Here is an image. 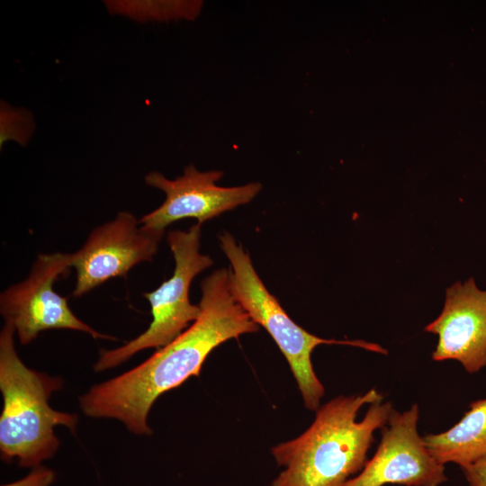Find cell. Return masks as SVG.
I'll list each match as a JSON object with an SVG mask.
<instances>
[{"label":"cell","instance_id":"cell-1","mask_svg":"<svg viewBox=\"0 0 486 486\" xmlns=\"http://www.w3.org/2000/svg\"><path fill=\"white\" fill-rule=\"evenodd\" d=\"M201 290L196 320L139 365L80 395L79 407L85 415L115 419L132 434L150 435L148 417L160 395L198 376L203 362L219 345L258 330L259 326L231 292L229 270L212 273L202 280Z\"/></svg>","mask_w":486,"mask_h":486},{"label":"cell","instance_id":"cell-2","mask_svg":"<svg viewBox=\"0 0 486 486\" xmlns=\"http://www.w3.org/2000/svg\"><path fill=\"white\" fill-rule=\"evenodd\" d=\"M382 399L373 388L319 408L304 433L272 448L277 464L285 467L272 486H344L363 470L374 433L394 410Z\"/></svg>","mask_w":486,"mask_h":486},{"label":"cell","instance_id":"cell-3","mask_svg":"<svg viewBox=\"0 0 486 486\" xmlns=\"http://www.w3.org/2000/svg\"><path fill=\"white\" fill-rule=\"evenodd\" d=\"M15 329L5 323L0 333V454L4 462L16 460L20 467L34 468L57 453L60 441L55 428L75 434L76 414L54 410L51 394L62 389L58 376L25 365L14 347Z\"/></svg>","mask_w":486,"mask_h":486},{"label":"cell","instance_id":"cell-4","mask_svg":"<svg viewBox=\"0 0 486 486\" xmlns=\"http://www.w3.org/2000/svg\"><path fill=\"white\" fill-rule=\"evenodd\" d=\"M220 248L230 261L229 283L235 300L250 319L273 338L287 360L297 382L304 405L318 410L324 387L311 364V353L320 345H347L387 355L381 345L364 340L325 339L297 325L266 289L249 255L234 237L225 232L219 237Z\"/></svg>","mask_w":486,"mask_h":486},{"label":"cell","instance_id":"cell-5","mask_svg":"<svg viewBox=\"0 0 486 486\" xmlns=\"http://www.w3.org/2000/svg\"><path fill=\"white\" fill-rule=\"evenodd\" d=\"M201 223L187 231L172 230L167 244L175 258L171 278L156 290L144 292L151 307L152 321L137 338L112 350H102L94 364L95 372L114 368L133 355L147 348H161L190 327L198 318L201 308L189 300V287L194 278L212 266V259L200 252Z\"/></svg>","mask_w":486,"mask_h":486},{"label":"cell","instance_id":"cell-6","mask_svg":"<svg viewBox=\"0 0 486 486\" xmlns=\"http://www.w3.org/2000/svg\"><path fill=\"white\" fill-rule=\"evenodd\" d=\"M73 254L39 255L29 276L9 286L0 295V312L5 323L12 324L22 345H28L49 329H72L93 338H117L100 333L70 310L68 299L57 293L53 285L72 266Z\"/></svg>","mask_w":486,"mask_h":486},{"label":"cell","instance_id":"cell-7","mask_svg":"<svg viewBox=\"0 0 486 486\" xmlns=\"http://www.w3.org/2000/svg\"><path fill=\"white\" fill-rule=\"evenodd\" d=\"M418 404L403 411H392L382 428L375 454L360 473L344 486H438L447 478L444 464L428 449L418 431Z\"/></svg>","mask_w":486,"mask_h":486},{"label":"cell","instance_id":"cell-8","mask_svg":"<svg viewBox=\"0 0 486 486\" xmlns=\"http://www.w3.org/2000/svg\"><path fill=\"white\" fill-rule=\"evenodd\" d=\"M164 231L145 229L129 212L94 229L73 254L76 271L73 295L80 297L111 278L125 277L137 264L151 261Z\"/></svg>","mask_w":486,"mask_h":486},{"label":"cell","instance_id":"cell-9","mask_svg":"<svg viewBox=\"0 0 486 486\" xmlns=\"http://www.w3.org/2000/svg\"><path fill=\"white\" fill-rule=\"evenodd\" d=\"M220 170L199 171L187 166L184 174L169 180L153 171L145 176L147 184L166 194L164 202L144 215L139 223L145 229L165 230L171 223L184 218H195L199 223L251 202L261 191L262 184L253 182L244 185L222 187L216 183L222 177Z\"/></svg>","mask_w":486,"mask_h":486},{"label":"cell","instance_id":"cell-10","mask_svg":"<svg viewBox=\"0 0 486 486\" xmlns=\"http://www.w3.org/2000/svg\"><path fill=\"white\" fill-rule=\"evenodd\" d=\"M437 336L434 361L456 360L469 374L486 367V291L472 277L446 290L441 313L425 327Z\"/></svg>","mask_w":486,"mask_h":486},{"label":"cell","instance_id":"cell-11","mask_svg":"<svg viewBox=\"0 0 486 486\" xmlns=\"http://www.w3.org/2000/svg\"><path fill=\"white\" fill-rule=\"evenodd\" d=\"M423 439L431 454L444 465L454 463L463 467L486 455V399L471 403L451 428Z\"/></svg>","mask_w":486,"mask_h":486},{"label":"cell","instance_id":"cell-12","mask_svg":"<svg viewBox=\"0 0 486 486\" xmlns=\"http://www.w3.org/2000/svg\"><path fill=\"white\" fill-rule=\"evenodd\" d=\"M55 479V472L41 464L32 468L31 472L23 478L1 486H51Z\"/></svg>","mask_w":486,"mask_h":486},{"label":"cell","instance_id":"cell-13","mask_svg":"<svg viewBox=\"0 0 486 486\" xmlns=\"http://www.w3.org/2000/svg\"><path fill=\"white\" fill-rule=\"evenodd\" d=\"M461 468L469 486H486V455Z\"/></svg>","mask_w":486,"mask_h":486}]
</instances>
